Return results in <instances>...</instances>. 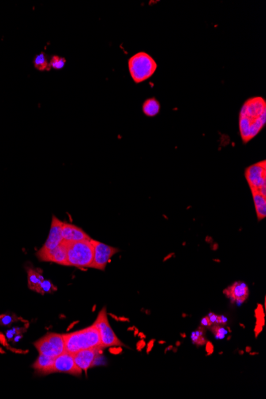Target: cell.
<instances>
[{
	"label": "cell",
	"mask_w": 266,
	"mask_h": 399,
	"mask_svg": "<svg viewBox=\"0 0 266 399\" xmlns=\"http://www.w3.org/2000/svg\"><path fill=\"white\" fill-rule=\"evenodd\" d=\"M266 124V100L262 97L249 98L244 102L238 116L241 140L249 143L262 130Z\"/></svg>",
	"instance_id": "1"
},
{
	"label": "cell",
	"mask_w": 266,
	"mask_h": 399,
	"mask_svg": "<svg viewBox=\"0 0 266 399\" xmlns=\"http://www.w3.org/2000/svg\"><path fill=\"white\" fill-rule=\"evenodd\" d=\"M66 352L77 353L82 350L104 348L98 329L95 325L75 333L63 335Z\"/></svg>",
	"instance_id": "2"
},
{
	"label": "cell",
	"mask_w": 266,
	"mask_h": 399,
	"mask_svg": "<svg viewBox=\"0 0 266 399\" xmlns=\"http://www.w3.org/2000/svg\"><path fill=\"white\" fill-rule=\"evenodd\" d=\"M128 70L136 84L144 83L153 76L158 65L153 57L146 52H138L128 59Z\"/></svg>",
	"instance_id": "3"
},
{
	"label": "cell",
	"mask_w": 266,
	"mask_h": 399,
	"mask_svg": "<svg viewBox=\"0 0 266 399\" xmlns=\"http://www.w3.org/2000/svg\"><path fill=\"white\" fill-rule=\"evenodd\" d=\"M93 260L94 247L92 238L77 243H68V266H73L78 269L91 268Z\"/></svg>",
	"instance_id": "4"
},
{
	"label": "cell",
	"mask_w": 266,
	"mask_h": 399,
	"mask_svg": "<svg viewBox=\"0 0 266 399\" xmlns=\"http://www.w3.org/2000/svg\"><path fill=\"white\" fill-rule=\"evenodd\" d=\"M244 174L251 192H258L266 196L265 161H259L245 168Z\"/></svg>",
	"instance_id": "5"
},
{
	"label": "cell",
	"mask_w": 266,
	"mask_h": 399,
	"mask_svg": "<svg viewBox=\"0 0 266 399\" xmlns=\"http://www.w3.org/2000/svg\"><path fill=\"white\" fill-rule=\"evenodd\" d=\"M39 354L56 358L65 351L63 335L48 333L35 343Z\"/></svg>",
	"instance_id": "6"
},
{
	"label": "cell",
	"mask_w": 266,
	"mask_h": 399,
	"mask_svg": "<svg viewBox=\"0 0 266 399\" xmlns=\"http://www.w3.org/2000/svg\"><path fill=\"white\" fill-rule=\"evenodd\" d=\"M94 325L99 331L100 337L104 348L125 346L121 340H119L117 335L113 332V329L109 325L106 307H104L103 309L100 311Z\"/></svg>",
	"instance_id": "7"
},
{
	"label": "cell",
	"mask_w": 266,
	"mask_h": 399,
	"mask_svg": "<svg viewBox=\"0 0 266 399\" xmlns=\"http://www.w3.org/2000/svg\"><path fill=\"white\" fill-rule=\"evenodd\" d=\"M92 243L94 247V260L91 268L104 271L111 258L120 252V250L94 239H92Z\"/></svg>",
	"instance_id": "8"
},
{
	"label": "cell",
	"mask_w": 266,
	"mask_h": 399,
	"mask_svg": "<svg viewBox=\"0 0 266 399\" xmlns=\"http://www.w3.org/2000/svg\"><path fill=\"white\" fill-rule=\"evenodd\" d=\"M68 373L75 376H79L82 371L75 363L73 354L65 352L55 358L53 373Z\"/></svg>",
	"instance_id": "9"
},
{
	"label": "cell",
	"mask_w": 266,
	"mask_h": 399,
	"mask_svg": "<svg viewBox=\"0 0 266 399\" xmlns=\"http://www.w3.org/2000/svg\"><path fill=\"white\" fill-rule=\"evenodd\" d=\"M63 222L55 216H52L51 225H50L48 237L43 245V247L38 252L44 253L51 251L63 242V237H62Z\"/></svg>",
	"instance_id": "10"
},
{
	"label": "cell",
	"mask_w": 266,
	"mask_h": 399,
	"mask_svg": "<svg viewBox=\"0 0 266 399\" xmlns=\"http://www.w3.org/2000/svg\"><path fill=\"white\" fill-rule=\"evenodd\" d=\"M67 250L68 243L63 241L59 246L51 251L44 253H37V257L41 262H53L68 266Z\"/></svg>",
	"instance_id": "11"
},
{
	"label": "cell",
	"mask_w": 266,
	"mask_h": 399,
	"mask_svg": "<svg viewBox=\"0 0 266 399\" xmlns=\"http://www.w3.org/2000/svg\"><path fill=\"white\" fill-rule=\"evenodd\" d=\"M102 348H91L73 354L75 363L81 371H86L94 365L95 359L102 352Z\"/></svg>",
	"instance_id": "12"
},
{
	"label": "cell",
	"mask_w": 266,
	"mask_h": 399,
	"mask_svg": "<svg viewBox=\"0 0 266 399\" xmlns=\"http://www.w3.org/2000/svg\"><path fill=\"white\" fill-rule=\"evenodd\" d=\"M223 293L230 298L232 302H235L237 304H241L249 297V288L246 284L241 281H236L234 284L226 288Z\"/></svg>",
	"instance_id": "13"
},
{
	"label": "cell",
	"mask_w": 266,
	"mask_h": 399,
	"mask_svg": "<svg viewBox=\"0 0 266 399\" xmlns=\"http://www.w3.org/2000/svg\"><path fill=\"white\" fill-rule=\"evenodd\" d=\"M62 237L63 241L68 243H77V242L85 241L91 239V237L81 228L66 222H63Z\"/></svg>",
	"instance_id": "14"
},
{
	"label": "cell",
	"mask_w": 266,
	"mask_h": 399,
	"mask_svg": "<svg viewBox=\"0 0 266 399\" xmlns=\"http://www.w3.org/2000/svg\"><path fill=\"white\" fill-rule=\"evenodd\" d=\"M55 358L39 354L36 361L33 364V368L42 374L53 373Z\"/></svg>",
	"instance_id": "15"
},
{
	"label": "cell",
	"mask_w": 266,
	"mask_h": 399,
	"mask_svg": "<svg viewBox=\"0 0 266 399\" xmlns=\"http://www.w3.org/2000/svg\"><path fill=\"white\" fill-rule=\"evenodd\" d=\"M45 279L39 269L28 268L27 269V281L28 287L32 291L41 293V285Z\"/></svg>",
	"instance_id": "16"
},
{
	"label": "cell",
	"mask_w": 266,
	"mask_h": 399,
	"mask_svg": "<svg viewBox=\"0 0 266 399\" xmlns=\"http://www.w3.org/2000/svg\"><path fill=\"white\" fill-rule=\"evenodd\" d=\"M251 193L253 196L257 220L261 221L266 217V196L258 192H251Z\"/></svg>",
	"instance_id": "17"
},
{
	"label": "cell",
	"mask_w": 266,
	"mask_h": 399,
	"mask_svg": "<svg viewBox=\"0 0 266 399\" xmlns=\"http://www.w3.org/2000/svg\"><path fill=\"white\" fill-rule=\"evenodd\" d=\"M160 103L155 98H151L146 100L143 104V113L148 117H154L157 116L160 111Z\"/></svg>",
	"instance_id": "18"
},
{
	"label": "cell",
	"mask_w": 266,
	"mask_h": 399,
	"mask_svg": "<svg viewBox=\"0 0 266 399\" xmlns=\"http://www.w3.org/2000/svg\"><path fill=\"white\" fill-rule=\"evenodd\" d=\"M35 69L39 71L50 70V65L44 53H41L35 57L34 61Z\"/></svg>",
	"instance_id": "19"
},
{
	"label": "cell",
	"mask_w": 266,
	"mask_h": 399,
	"mask_svg": "<svg viewBox=\"0 0 266 399\" xmlns=\"http://www.w3.org/2000/svg\"><path fill=\"white\" fill-rule=\"evenodd\" d=\"M65 59L64 57H59V56H54L52 57L50 61V68H53L54 69H61L65 66Z\"/></svg>",
	"instance_id": "20"
},
{
	"label": "cell",
	"mask_w": 266,
	"mask_h": 399,
	"mask_svg": "<svg viewBox=\"0 0 266 399\" xmlns=\"http://www.w3.org/2000/svg\"><path fill=\"white\" fill-rule=\"evenodd\" d=\"M56 289L57 288L54 287L52 282H50V281L44 280L43 282L42 283V285H41V294L50 293V292H54Z\"/></svg>",
	"instance_id": "21"
},
{
	"label": "cell",
	"mask_w": 266,
	"mask_h": 399,
	"mask_svg": "<svg viewBox=\"0 0 266 399\" xmlns=\"http://www.w3.org/2000/svg\"><path fill=\"white\" fill-rule=\"evenodd\" d=\"M213 332L215 334V336H216L217 338L222 339L225 336V334H226V332H225L224 329H222V327H214V329H213Z\"/></svg>",
	"instance_id": "22"
},
{
	"label": "cell",
	"mask_w": 266,
	"mask_h": 399,
	"mask_svg": "<svg viewBox=\"0 0 266 399\" xmlns=\"http://www.w3.org/2000/svg\"><path fill=\"white\" fill-rule=\"evenodd\" d=\"M202 325H204L205 327H211V325H212V323H211V321L209 319V317L207 316L202 321Z\"/></svg>",
	"instance_id": "23"
}]
</instances>
